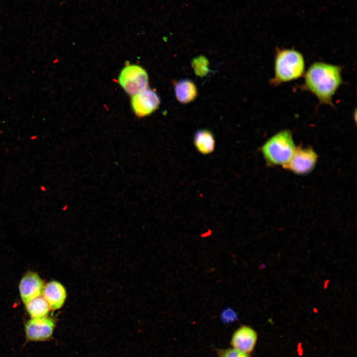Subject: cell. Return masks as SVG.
<instances>
[{
  "instance_id": "10",
  "label": "cell",
  "mask_w": 357,
  "mask_h": 357,
  "mask_svg": "<svg viewBox=\"0 0 357 357\" xmlns=\"http://www.w3.org/2000/svg\"><path fill=\"white\" fill-rule=\"evenodd\" d=\"M42 294L51 309L53 310L60 308L66 297L64 287L57 281L50 282L44 286Z\"/></svg>"
},
{
  "instance_id": "12",
  "label": "cell",
  "mask_w": 357,
  "mask_h": 357,
  "mask_svg": "<svg viewBox=\"0 0 357 357\" xmlns=\"http://www.w3.org/2000/svg\"><path fill=\"white\" fill-rule=\"evenodd\" d=\"M176 97L181 103L192 101L196 97L197 90L195 84L188 79H183L174 83Z\"/></svg>"
},
{
  "instance_id": "16",
  "label": "cell",
  "mask_w": 357,
  "mask_h": 357,
  "mask_svg": "<svg viewBox=\"0 0 357 357\" xmlns=\"http://www.w3.org/2000/svg\"><path fill=\"white\" fill-rule=\"evenodd\" d=\"M220 319L223 323L229 324L237 321L238 319V314L232 307L224 309L221 313Z\"/></svg>"
},
{
  "instance_id": "8",
  "label": "cell",
  "mask_w": 357,
  "mask_h": 357,
  "mask_svg": "<svg viewBox=\"0 0 357 357\" xmlns=\"http://www.w3.org/2000/svg\"><path fill=\"white\" fill-rule=\"evenodd\" d=\"M257 341V332L247 325H241L232 335L230 344L236 350L250 354L253 352Z\"/></svg>"
},
{
  "instance_id": "17",
  "label": "cell",
  "mask_w": 357,
  "mask_h": 357,
  "mask_svg": "<svg viewBox=\"0 0 357 357\" xmlns=\"http://www.w3.org/2000/svg\"><path fill=\"white\" fill-rule=\"evenodd\" d=\"M40 189L43 191H46V189L45 186H44L43 185L41 186Z\"/></svg>"
},
{
  "instance_id": "4",
  "label": "cell",
  "mask_w": 357,
  "mask_h": 357,
  "mask_svg": "<svg viewBox=\"0 0 357 357\" xmlns=\"http://www.w3.org/2000/svg\"><path fill=\"white\" fill-rule=\"evenodd\" d=\"M119 83L128 95L133 96L148 88V75L146 70L137 64H129L121 70Z\"/></svg>"
},
{
  "instance_id": "3",
  "label": "cell",
  "mask_w": 357,
  "mask_h": 357,
  "mask_svg": "<svg viewBox=\"0 0 357 357\" xmlns=\"http://www.w3.org/2000/svg\"><path fill=\"white\" fill-rule=\"evenodd\" d=\"M296 149L291 131L284 129L270 137L260 151L270 165L284 166L290 160Z\"/></svg>"
},
{
  "instance_id": "7",
  "label": "cell",
  "mask_w": 357,
  "mask_h": 357,
  "mask_svg": "<svg viewBox=\"0 0 357 357\" xmlns=\"http://www.w3.org/2000/svg\"><path fill=\"white\" fill-rule=\"evenodd\" d=\"M160 99L154 90L147 88L132 96L131 106L134 114L138 117L150 115L159 108Z\"/></svg>"
},
{
  "instance_id": "15",
  "label": "cell",
  "mask_w": 357,
  "mask_h": 357,
  "mask_svg": "<svg viewBox=\"0 0 357 357\" xmlns=\"http://www.w3.org/2000/svg\"><path fill=\"white\" fill-rule=\"evenodd\" d=\"M215 352L218 357H250L249 354L234 348L217 349Z\"/></svg>"
},
{
  "instance_id": "1",
  "label": "cell",
  "mask_w": 357,
  "mask_h": 357,
  "mask_svg": "<svg viewBox=\"0 0 357 357\" xmlns=\"http://www.w3.org/2000/svg\"><path fill=\"white\" fill-rule=\"evenodd\" d=\"M342 72L340 65L314 62L305 71L303 82L298 88L315 96L319 104L333 107V98L344 83Z\"/></svg>"
},
{
  "instance_id": "14",
  "label": "cell",
  "mask_w": 357,
  "mask_h": 357,
  "mask_svg": "<svg viewBox=\"0 0 357 357\" xmlns=\"http://www.w3.org/2000/svg\"><path fill=\"white\" fill-rule=\"evenodd\" d=\"M192 65L195 74L199 76L203 77L209 72L208 60L204 56L195 58L192 61Z\"/></svg>"
},
{
  "instance_id": "18",
  "label": "cell",
  "mask_w": 357,
  "mask_h": 357,
  "mask_svg": "<svg viewBox=\"0 0 357 357\" xmlns=\"http://www.w3.org/2000/svg\"><path fill=\"white\" fill-rule=\"evenodd\" d=\"M66 208H67V206H63V208H62V210H65Z\"/></svg>"
},
{
  "instance_id": "9",
  "label": "cell",
  "mask_w": 357,
  "mask_h": 357,
  "mask_svg": "<svg viewBox=\"0 0 357 357\" xmlns=\"http://www.w3.org/2000/svg\"><path fill=\"white\" fill-rule=\"evenodd\" d=\"M44 287L43 281L33 272H28L22 278L19 284V291L24 303L42 296Z\"/></svg>"
},
{
  "instance_id": "2",
  "label": "cell",
  "mask_w": 357,
  "mask_h": 357,
  "mask_svg": "<svg viewBox=\"0 0 357 357\" xmlns=\"http://www.w3.org/2000/svg\"><path fill=\"white\" fill-rule=\"evenodd\" d=\"M305 72L303 55L294 48H277L274 62V76L270 80L273 86L297 80Z\"/></svg>"
},
{
  "instance_id": "13",
  "label": "cell",
  "mask_w": 357,
  "mask_h": 357,
  "mask_svg": "<svg viewBox=\"0 0 357 357\" xmlns=\"http://www.w3.org/2000/svg\"><path fill=\"white\" fill-rule=\"evenodd\" d=\"M25 305L32 318L46 317L51 310L48 303L42 296L28 301Z\"/></svg>"
},
{
  "instance_id": "6",
  "label": "cell",
  "mask_w": 357,
  "mask_h": 357,
  "mask_svg": "<svg viewBox=\"0 0 357 357\" xmlns=\"http://www.w3.org/2000/svg\"><path fill=\"white\" fill-rule=\"evenodd\" d=\"M55 327V321L50 317L32 318L25 324L27 341H44L50 339Z\"/></svg>"
},
{
  "instance_id": "5",
  "label": "cell",
  "mask_w": 357,
  "mask_h": 357,
  "mask_svg": "<svg viewBox=\"0 0 357 357\" xmlns=\"http://www.w3.org/2000/svg\"><path fill=\"white\" fill-rule=\"evenodd\" d=\"M317 159V154L312 149L296 148L290 160L283 167L295 174L305 175L312 171Z\"/></svg>"
},
{
  "instance_id": "11",
  "label": "cell",
  "mask_w": 357,
  "mask_h": 357,
  "mask_svg": "<svg viewBox=\"0 0 357 357\" xmlns=\"http://www.w3.org/2000/svg\"><path fill=\"white\" fill-rule=\"evenodd\" d=\"M193 143L196 150L203 155L211 154L215 150L214 136L211 131L206 129H199L195 133Z\"/></svg>"
}]
</instances>
